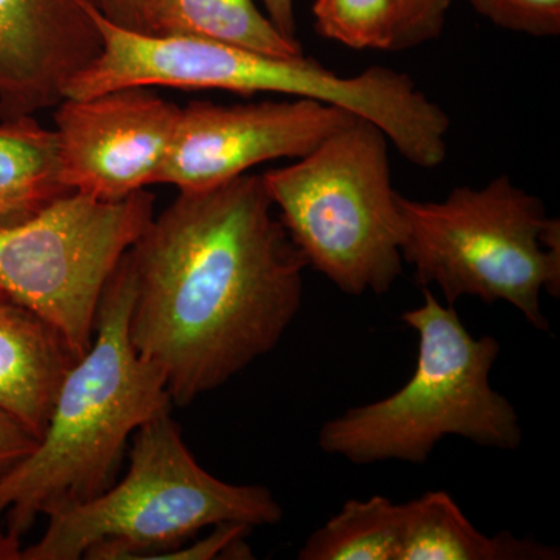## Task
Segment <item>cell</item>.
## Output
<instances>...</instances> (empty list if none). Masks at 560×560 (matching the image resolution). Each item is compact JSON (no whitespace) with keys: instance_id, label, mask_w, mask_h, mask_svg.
<instances>
[{"instance_id":"11","label":"cell","mask_w":560,"mask_h":560,"mask_svg":"<svg viewBox=\"0 0 560 560\" xmlns=\"http://www.w3.org/2000/svg\"><path fill=\"white\" fill-rule=\"evenodd\" d=\"M92 0H0V120L65 98L102 50Z\"/></svg>"},{"instance_id":"5","label":"cell","mask_w":560,"mask_h":560,"mask_svg":"<svg viewBox=\"0 0 560 560\" xmlns=\"http://www.w3.org/2000/svg\"><path fill=\"white\" fill-rule=\"evenodd\" d=\"M399 206L401 259L418 285H436L447 305L464 296L504 301L534 329H550L540 296L560 293V221L539 197L500 175L481 189L456 187L442 201L399 195Z\"/></svg>"},{"instance_id":"12","label":"cell","mask_w":560,"mask_h":560,"mask_svg":"<svg viewBox=\"0 0 560 560\" xmlns=\"http://www.w3.org/2000/svg\"><path fill=\"white\" fill-rule=\"evenodd\" d=\"M77 361L60 330L16 302H0V410L38 440Z\"/></svg>"},{"instance_id":"21","label":"cell","mask_w":560,"mask_h":560,"mask_svg":"<svg viewBox=\"0 0 560 560\" xmlns=\"http://www.w3.org/2000/svg\"><path fill=\"white\" fill-rule=\"evenodd\" d=\"M38 442V438L20 420L0 410V475L31 455Z\"/></svg>"},{"instance_id":"25","label":"cell","mask_w":560,"mask_h":560,"mask_svg":"<svg viewBox=\"0 0 560 560\" xmlns=\"http://www.w3.org/2000/svg\"><path fill=\"white\" fill-rule=\"evenodd\" d=\"M3 301H10L9 298H7V294L3 293L2 290H0V302H3Z\"/></svg>"},{"instance_id":"8","label":"cell","mask_w":560,"mask_h":560,"mask_svg":"<svg viewBox=\"0 0 560 560\" xmlns=\"http://www.w3.org/2000/svg\"><path fill=\"white\" fill-rule=\"evenodd\" d=\"M153 194L121 200L72 191L33 219L0 230V290L90 350L103 290L154 217Z\"/></svg>"},{"instance_id":"15","label":"cell","mask_w":560,"mask_h":560,"mask_svg":"<svg viewBox=\"0 0 560 560\" xmlns=\"http://www.w3.org/2000/svg\"><path fill=\"white\" fill-rule=\"evenodd\" d=\"M147 35L197 36L275 55H304L300 40L287 38L254 0H147Z\"/></svg>"},{"instance_id":"3","label":"cell","mask_w":560,"mask_h":560,"mask_svg":"<svg viewBox=\"0 0 560 560\" xmlns=\"http://www.w3.org/2000/svg\"><path fill=\"white\" fill-rule=\"evenodd\" d=\"M127 477L101 495L49 515L46 533L22 560H160L220 523L282 521L271 490L231 485L202 469L171 410L143 423Z\"/></svg>"},{"instance_id":"2","label":"cell","mask_w":560,"mask_h":560,"mask_svg":"<svg viewBox=\"0 0 560 560\" xmlns=\"http://www.w3.org/2000/svg\"><path fill=\"white\" fill-rule=\"evenodd\" d=\"M132 300L127 253L103 290L94 341L62 381L38 445L0 475V518L10 533L22 537L38 515L49 517L108 490L128 438L172 410L164 372L130 340Z\"/></svg>"},{"instance_id":"13","label":"cell","mask_w":560,"mask_h":560,"mask_svg":"<svg viewBox=\"0 0 560 560\" xmlns=\"http://www.w3.org/2000/svg\"><path fill=\"white\" fill-rule=\"evenodd\" d=\"M558 548L501 530L486 536L444 490L404 503L399 560H558Z\"/></svg>"},{"instance_id":"7","label":"cell","mask_w":560,"mask_h":560,"mask_svg":"<svg viewBox=\"0 0 560 560\" xmlns=\"http://www.w3.org/2000/svg\"><path fill=\"white\" fill-rule=\"evenodd\" d=\"M91 14L101 33L102 50L70 80L65 98L130 86L280 94L338 106L383 131L399 124L407 106L405 77L383 66L341 77L305 55L275 57L197 36L128 31L106 20L94 2Z\"/></svg>"},{"instance_id":"22","label":"cell","mask_w":560,"mask_h":560,"mask_svg":"<svg viewBox=\"0 0 560 560\" xmlns=\"http://www.w3.org/2000/svg\"><path fill=\"white\" fill-rule=\"evenodd\" d=\"M98 11L119 27L142 32L147 0H92Z\"/></svg>"},{"instance_id":"14","label":"cell","mask_w":560,"mask_h":560,"mask_svg":"<svg viewBox=\"0 0 560 560\" xmlns=\"http://www.w3.org/2000/svg\"><path fill=\"white\" fill-rule=\"evenodd\" d=\"M69 194L54 130L35 116L0 120V230L33 219Z\"/></svg>"},{"instance_id":"1","label":"cell","mask_w":560,"mask_h":560,"mask_svg":"<svg viewBox=\"0 0 560 560\" xmlns=\"http://www.w3.org/2000/svg\"><path fill=\"white\" fill-rule=\"evenodd\" d=\"M128 331L189 407L282 340L302 307L308 267L261 175L179 191L128 250Z\"/></svg>"},{"instance_id":"17","label":"cell","mask_w":560,"mask_h":560,"mask_svg":"<svg viewBox=\"0 0 560 560\" xmlns=\"http://www.w3.org/2000/svg\"><path fill=\"white\" fill-rule=\"evenodd\" d=\"M315 31L349 49L393 50V0H315Z\"/></svg>"},{"instance_id":"23","label":"cell","mask_w":560,"mask_h":560,"mask_svg":"<svg viewBox=\"0 0 560 560\" xmlns=\"http://www.w3.org/2000/svg\"><path fill=\"white\" fill-rule=\"evenodd\" d=\"M267 16L283 36L296 39L298 24L294 14V0H261Z\"/></svg>"},{"instance_id":"19","label":"cell","mask_w":560,"mask_h":560,"mask_svg":"<svg viewBox=\"0 0 560 560\" xmlns=\"http://www.w3.org/2000/svg\"><path fill=\"white\" fill-rule=\"evenodd\" d=\"M393 50L415 49L436 40L444 32L452 0H393Z\"/></svg>"},{"instance_id":"9","label":"cell","mask_w":560,"mask_h":560,"mask_svg":"<svg viewBox=\"0 0 560 560\" xmlns=\"http://www.w3.org/2000/svg\"><path fill=\"white\" fill-rule=\"evenodd\" d=\"M355 117L311 98L241 105L190 102L180 108L156 184H171L179 191L202 190L264 162L301 160Z\"/></svg>"},{"instance_id":"4","label":"cell","mask_w":560,"mask_h":560,"mask_svg":"<svg viewBox=\"0 0 560 560\" xmlns=\"http://www.w3.org/2000/svg\"><path fill=\"white\" fill-rule=\"evenodd\" d=\"M401 320L419 338L410 381L385 399L327 420L320 451L359 466L383 460L420 466L447 436L517 451L523 438L517 410L489 381L500 342L471 337L455 307L442 305L429 289L423 304L401 313Z\"/></svg>"},{"instance_id":"10","label":"cell","mask_w":560,"mask_h":560,"mask_svg":"<svg viewBox=\"0 0 560 560\" xmlns=\"http://www.w3.org/2000/svg\"><path fill=\"white\" fill-rule=\"evenodd\" d=\"M180 106L153 88H120L55 106L61 178L72 191L121 200L156 184Z\"/></svg>"},{"instance_id":"18","label":"cell","mask_w":560,"mask_h":560,"mask_svg":"<svg viewBox=\"0 0 560 560\" xmlns=\"http://www.w3.org/2000/svg\"><path fill=\"white\" fill-rule=\"evenodd\" d=\"M480 16L503 31L536 38L560 33V0H469Z\"/></svg>"},{"instance_id":"20","label":"cell","mask_w":560,"mask_h":560,"mask_svg":"<svg viewBox=\"0 0 560 560\" xmlns=\"http://www.w3.org/2000/svg\"><path fill=\"white\" fill-rule=\"evenodd\" d=\"M253 526L243 523H220L215 529L200 541L186 544L178 550L162 556L161 559L172 560H210V559H250L245 537Z\"/></svg>"},{"instance_id":"6","label":"cell","mask_w":560,"mask_h":560,"mask_svg":"<svg viewBox=\"0 0 560 560\" xmlns=\"http://www.w3.org/2000/svg\"><path fill=\"white\" fill-rule=\"evenodd\" d=\"M388 145L377 125L355 117L307 156L261 175L308 267L350 296L388 293L404 270Z\"/></svg>"},{"instance_id":"24","label":"cell","mask_w":560,"mask_h":560,"mask_svg":"<svg viewBox=\"0 0 560 560\" xmlns=\"http://www.w3.org/2000/svg\"><path fill=\"white\" fill-rule=\"evenodd\" d=\"M22 537L5 530L0 533V560H22Z\"/></svg>"},{"instance_id":"16","label":"cell","mask_w":560,"mask_h":560,"mask_svg":"<svg viewBox=\"0 0 560 560\" xmlns=\"http://www.w3.org/2000/svg\"><path fill=\"white\" fill-rule=\"evenodd\" d=\"M404 503L386 497L348 500L338 514L311 534L300 560H399Z\"/></svg>"}]
</instances>
